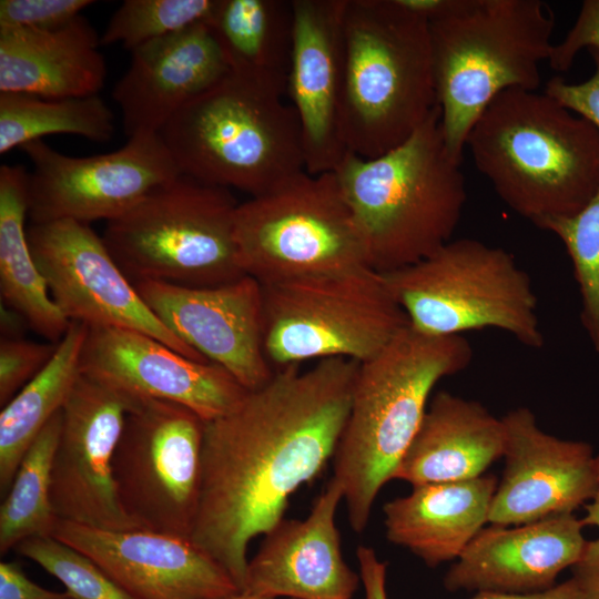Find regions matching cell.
Instances as JSON below:
<instances>
[{"label": "cell", "mask_w": 599, "mask_h": 599, "mask_svg": "<svg viewBox=\"0 0 599 599\" xmlns=\"http://www.w3.org/2000/svg\"><path fill=\"white\" fill-rule=\"evenodd\" d=\"M326 358L288 365L204 424L197 510L190 539L244 590L250 542L281 519L290 497L333 458L359 367Z\"/></svg>", "instance_id": "obj_1"}, {"label": "cell", "mask_w": 599, "mask_h": 599, "mask_svg": "<svg viewBox=\"0 0 599 599\" xmlns=\"http://www.w3.org/2000/svg\"><path fill=\"white\" fill-rule=\"evenodd\" d=\"M464 335L433 336L409 325L361 363L347 420L335 449L333 479L355 532L368 525L374 501L412 444L435 386L471 363Z\"/></svg>", "instance_id": "obj_2"}, {"label": "cell", "mask_w": 599, "mask_h": 599, "mask_svg": "<svg viewBox=\"0 0 599 599\" xmlns=\"http://www.w3.org/2000/svg\"><path fill=\"white\" fill-rule=\"evenodd\" d=\"M466 146L499 199L537 227L575 215L599 187V131L545 92L499 93Z\"/></svg>", "instance_id": "obj_3"}, {"label": "cell", "mask_w": 599, "mask_h": 599, "mask_svg": "<svg viewBox=\"0 0 599 599\" xmlns=\"http://www.w3.org/2000/svg\"><path fill=\"white\" fill-rule=\"evenodd\" d=\"M461 162L448 151L438 105L400 145L333 171L362 234L368 266L388 273L453 240L466 203Z\"/></svg>", "instance_id": "obj_4"}, {"label": "cell", "mask_w": 599, "mask_h": 599, "mask_svg": "<svg viewBox=\"0 0 599 599\" xmlns=\"http://www.w3.org/2000/svg\"><path fill=\"white\" fill-rule=\"evenodd\" d=\"M428 26L440 129L461 162L473 125L499 93L539 88L555 14L541 0H448Z\"/></svg>", "instance_id": "obj_5"}, {"label": "cell", "mask_w": 599, "mask_h": 599, "mask_svg": "<svg viewBox=\"0 0 599 599\" xmlns=\"http://www.w3.org/2000/svg\"><path fill=\"white\" fill-rule=\"evenodd\" d=\"M341 134L374 159L405 142L437 106L428 21L399 0H346Z\"/></svg>", "instance_id": "obj_6"}, {"label": "cell", "mask_w": 599, "mask_h": 599, "mask_svg": "<svg viewBox=\"0 0 599 599\" xmlns=\"http://www.w3.org/2000/svg\"><path fill=\"white\" fill-rule=\"evenodd\" d=\"M160 134L181 174L251 197L305 171L295 110L231 71L179 110Z\"/></svg>", "instance_id": "obj_7"}, {"label": "cell", "mask_w": 599, "mask_h": 599, "mask_svg": "<svg viewBox=\"0 0 599 599\" xmlns=\"http://www.w3.org/2000/svg\"><path fill=\"white\" fill-rule=\"evenodd\" d=\"M237 205L230 190L181 174L108 221L102 238L133 284L221 285L245 275L234 240Z\"/></svg>", "instance_id": "obj_8"}, {"label": "cell", "mask_w": 599, "mask_h": 599, "mask_svg": "<svg viewBox=\"0 0 599 599\" xmlns=\"http://www.w3.org/2000/svg\"><path fill=\"white\" fill-rule=\"evenodd\" d=\"M383 274L408 325L420 333L457 336L497 328L529 348L544 346L531 280L501 247L450 240L423 260Z\"/></svg>", "instance_id": "obj_9"}, {"label": "cell", "mask_w": 599, "mask_h": 599, "mask_svg": "<svg viewBox=\"0 0 599 599\" xmlns=\"http://www.w3.org/2000/svg\"><path fill=\"white\" fill-rule=\"evenodd\" d=\"M262 286L271 365L348 358L364 363L408 325L383 273L364 266Z\"/></svg>", "instance_id": "obj_10"}, {"label": "cell", "mask_w": 599, "mask_h": 599, "mask_svg": "<svg viewBox=\"0 0 599 599\" xmlns=\"http://www.w3.org/2000/svg\"><path fill=\"white\" fill-rule=\"evenodd\" d=\"M234 240L242 272L261 285L368 266L334 172L304 171L240 203Z\"/></svg>", "instance_id": "obj_11"}, {"label": "cell", "mask_w": 599, "mask_h": 599, "mask_svg": "<svg viewBox=\"0 0 599 599\" xmlns=\"http://www.w3.org/2000/svg\"><path fill=\"white\" fill-rule=\"evenodd\" d=\"M205 422L185 406L134 398L113 457L124 512L139 527L190 538Z\"/></svg>", "instance_id": "obj_12"}, {"label": "cell", "mask_w": 599, "mask_h": 599, "mask_svg": "<svg viewBox=\"0 0 599 599\" xmlns=\"http://www.w3.org/2000/svg\"><path fill=\"white\" fill-rule=\"evenodd\" d=\"M31 161L28 217L31 223L111 221L181 172L160 133L134 134L119 150L70 156L42 140L20 148Z\"/></svg>", "instance_id": "obj_13"}, {"label": "cell", "mask_w": 599, "mask_h": 599, "mask_svg": "<svg viewBox=\"0 0 599 599\" xmlns=\"http://www.w3.org/2000/svg\"><path fill=\"white\" fill-rule=\"evenodd\" d=\"M27 236L49 293L69 322L141 332L191 359L209 362L152 313L90 224L31 223Z\"/></svg>", "instance_id": "obj_14"}, {"label": "cell", "mask_w": 599, "mask_h": 599, "mask_svg": "<svg viewBox=\"0 0 599 599\" xmlns=\"http://www.w3.org/2000/svg\"><path fill=\"white\" fill-rule=\"evenodd\" d=\"M134 397L81 374L62 407L51 473V501L60 520L126 530L113 477V457Z\"/></svg>", "instance_id": "obj_15"}, {"label": "cell", "mask_w": 599, "mask_h": 599, "mask_svg": "<svg viewBox=\"0 0 599 599\" xmlns=\"http://www.w3.org/2000/svg\"><path fill=\"white\" fill-rule=\"evenodd\" d=\"M134 286L161 323L245 389H255L272 377L274 369L263 344L262 286L254 278L244 275L202 287L156 281Z\"/></svg>", "instance_id": "obj_16"}, {"label": "cell", "mask_w": 599, "mask_h": 599, "mask_svg": "<svg viewBox=\"0 0 599 599\" xmlns=\"http://www.w3.org/2000/svg\"><path fill=\"white\" fill-rule=\"evenodd\" d=\"M501 419L505 468L488 522L517 526L573 514L599 497V453L590 444L544 432L527 407H517Z\"/></svg>", "instance_id": "obj_17"}, {"label": "cell", "mask_w": 599, "mask_h": 599, "mask_svg": "<svg viewBox=\"0 0 599 599\" xmlns=\"http://www.w3.org/2000/svg\"><path fill=\"white\" fill-rule=\"evenodd\" d=\"M80 370L131 397L185 406L204 422L227 414L247 392L219 365L124 328H88Z\"/></svg>", "instance_id": "obj_18"}, {"label": "cell", "mask_w": 599, "mask_h": 599, "mask_svg": "<svg viewBox=\"0 0 599 599\" xmlns=\"http://www.w3.org/2000/svg\"><path fill=\"white\" fill-rule=\"evenodd\" d=\"M52 536L93 560L131 599H219L240 592L229 572L186 537L60 519Z\"/></svg>", "instance_id": "obj_19"}, {"label": "cell", "mask_w": 599, "mask_h": 599, "mask_svg": "<svg viewBox=\"0 0 599 599\" xmlns=\"http://www.w3.org/2000/svg\"><path fill=\"white\" fill-rule=\"evenodd\" d=\"M346 0H292L286 94L298 119L305 171L333 172L347 154L341 134Z\"/></svg>", "instance_id": "obj_20"}, {"label": "cell", "mask_w": 599, "mask_h": 599, "mask_svg": "<svg viewBox=\"0 0 599 599\" xmlns=\"http://www.w3.org/2000/svg\"><path fill=\"white\" fill-rule=\"evenodd\" d=\"M343 490L331 479L305 519H281L248 559V592L278 599H351L361 577L345 562L336 510Z\"/></svg>", "instance_id": "obj_21"}, {"label": "cell", "mask_w": 599, "mask_h": 599, "mask_svg": "<svg viewBox=\"0 0 599 599\" xmlns=\"http://www.w3.org/2000/svg\"><path fill=\"white\" fill-rule=\"evenodd\" d=\"M585 524L562 514L517 526L484 527L444 577L449 591L525 593L549 589L581 558Z\"/></svg>", "instance_id": "obj_22"}, {"label": "cell", "mask_w": 599, "mask_h": 599, "mask_svg": "<svg viewBox=\"0 0 599 599\" xmlns=\"http://www.w3.org/2000/svg\"><path fill=\"white\" fill-rule=\"evenodd\" d=\"M131 53L112 91L128 138L160 133L179 110L230 72L206 23L150 41Z\"/></svg>", "instance_id": "obj_23"}, {"label": "cell", "mask_w": 599, "mask_h": 599, "mask_svg": "<svg viewBox=\"0 0 599 599\" xmlns=\"http://www.w3.org/2000/svg\"><path fill=\"white\" fill-rule=\"evenodd\" d=\"M100 45L82 14L52 30L0 26V92L45 99L97 95L106 78Z\"/></svg>", "instance_id": "obj_24"}, {"label": "cell", "mask_w": 599, "mask_h": 599, "mask_svg": "<svg viewBox=\"0 0 599 599\" xmlns=\"http://www.w3.org/2000/svg\"><path fill=\"white\" fill-rule=\"evenodd\" d=\"M505 443L501 418L476 400L441 390L429 402L393 479L413 487L474 479L504 456Z\"/></svg>", "instance_id": "obj_25"}, {"label": "cell", "mask_w": 599, "mask_h": 599, "mask_svg": "<svg viewBox=\"0 0 599 599\" xmlns=\"http://www.w3.org/2000/svg\"><path fill=\"white\" fill-rule=\"evenodd\" d=\"M497 486L493 474L414 486L384 505L386 538L432 568L457 560L488 522Z\"/></svg>", "instance_id": "obj_26"}, {"label": "cell", "mask_w": 599, "mask_h": 599, "mask_svg": "<svg viewBox=\"0 0 599 599\" xmlns=\"http://www.w3.org/2000/svg\"><path fill=\"white\" fill-rule=\"evenodd\" d=\"M206 24L231 72L285 94L293 44L292 0H216Z\"/></svg>", "instance_id": "obj_27"}, {"label": "cell", "mask_w": 599, "mask_h": 599, "mask_svg": "<svg viewBox=\"0 0 599 599\" xmlns=\"http://www.w3.org/2000/svg\"><path fill=\"white\" fill-rule=\"evenodd\" d=\"M28 217V172L0 166V293L1 303L18 312L30 329L59 343L70 322L52 300L31 254L24 225Z\"/></svg>", "instance_id": "obj_28"}, {"label": "cell", "mask_w": 599, "mask_h": 599, "mask_svg": "<svg viewBox=\"0 0 599 599\" xmlns=\"http://www.w3.org/2000/svg\"><path fill=\"white\" fill-rule=\"evenodd\" d=\"M88 327L70 322L45 367L29 380L0 413V490L8 491L19 464L49 420L59 413L80 370Z\"/></svg>", "instance_id": "obj_29"}, {"label": "cell", "mask_w": 599, "mask_h": 599, "mask_svg": "<svg viewBox=\"0 0 599 599\" xmlns=\"http://www.w3.org/2000/svg\"><path fill=\"white\" fill-rule=\"evenodd\" d=\"M114 131V114L99 94L45 99L0 92L1 154L48 134H74L93 142H108Z\"/></svg>", "instance_id": "obj_30"}, {"label": "cell", "mask_w": 599, "mask_h": 599, "mask_svg": "<svg viewBox=\"0 0 599 599\" xmlns=\"http://www.w3.org/2000/svg\"><path fill=\"white\" fill-rule=\"evenodd\" d=\"M61 425L62 409L30 445L3 496L0 506L1 555L30 537L53 535L59 519L51 501V473Z\"/></svg>", "instance_id": "obj_31"}, {"label": "cell", "mask_w": 599, "mask_h": 599, "mask_svg": "<svg viewBox=\"0 0 599 599\" xmlns=\"http://www.w3.org/2000/svg\"><path fill=\"white\" fill-rule=\"evenodd\" d=\"M539 229L556 235L571 260L580 293V322L599 354V187L578 213L548 220Z\"/></svg>", "instance_id": "obj_32"}, {"label": "cell", "mask_w": 599, "mask_h": 599, "mask_svg": "<svg viewBox=\"0 0 599 599\" xmlns=\"http://www.w3.org/2000/svg\"><path fill=\"white\" fill-rule=\"evenodd\" d=\"M215 1L125 0L109 20L100 43H121L132 52L150 41L206 23Z\"/></svg>", "instance_id": "obj_33"}, {"label": "cell", "mask_w": 599, "mask_h": 599, "mask_svg": "<svg viewBox=\"0 0 599 599\" xmlns=\"http://www.w3.org/2000/svg\"><path fill=\"white\" fill-rule=\"evenodd\" d=\"M16 550L57 578L74 599H131L93 560L53 536L30 537Z\"/></svg>", "instance_id": "obj_34"}, {"label": "cell", "mask_w": 599, "mask_h": 599, "mask_svg": "<svg viewBox=\"0 0 599 599\" xmlns=\"http://www.w3.org/2000/svg\"><path fill=\"white\" fill-rule=\"evenodd\" d=\"M58 343L24 338L0 341V405L4 406L51 361Z\"/></svg>", "instance_id": "obj_35"}, {"label": "cell", "mask_w": 599, "mask_h": 599, "mask_svg": "<svg viewBox=\"0 0 599 599\" xmlns=\"http://www.w3.org/2000/svg\"><path fill=\"white\" fill-rule=\"evenodd\" d=\"M95 3L92 0H1L0 26L52 30Z\"/></svg>", "instance_id": "obj_36"}, {"label": "cell", "mask_w": 599, "mask_h": 599, "mask_svg": "<svg viewBox=\"0 0 599 599\" xmlns=\"http://www.w3.org/2000/svg\"><path fill=\"white\" fill-rule=\"evenodd\" d=\"M593 72L580 83H569L557 75L545 85L544 92L572 113L589 121L599 131V49L588 50Z\"/></svg>", "instance_id": "obj_37"}, {"label": "cell", "mask_w": 599, "mask_h": 599, "mask_svg": "<svg viewBox=\"0 0 599 599\" xmlns=\"http://www.w3.org/2000/svg\"><path fill=\"white\" fill-rule=\"evenodd\" d=\"M582 49H599V0L582 2L571 29L554 44L548 63L552 70L565 72Z\"/></svg>", "instance_id": "obj_38"}, {"label": "cell", "mask_w": 599, "mask_h": 599, "mask_svg": "<svg viewBox=\"0 0 599 599\" xmlns=\"http://www.w3.org/2000/svg\"><path fill=\"white\" fill-rule=\"evenodd\" d=\"M586 510L582 521L585 526L599 529V497L583 506ZM571 578L577 582L588 599H599V536L587 540L580 560L571 568Z\"/></svg>", "instance_id": "obj_39"}, {"label": "cell", "mask_w": 599, "mask_h": 599, "mask_svg": "<svg viewBox=\"0 0 599 599\" xmlns=\"http://www.w3.org/2000/svg\"><path fill=\"white\" fill-rule=\"evenodd\" d=\"M0 599H74L69 592L45 589L24 573L16 561L0 562Z\"/></svg>", "instance_id": "obj_40"}, {"label": "cell", "mask_w": 599, "mask_h": 599, "mask_svg": "<svg viewBox=\"0 0 599 599\" xmlns=\"http://www.w3.org/2000/svg\"><path fill=\"white\" fill-rule=\"evenodd\" d=\"M356 556L365 599H388L386 590V564L379 560L375 550L368 546H358Z\"/></svg>", "instance_id": "obj_41"}, {"label": "cell", "mask_w": 599, "mask_h": 599, "mask_svg": "<svg viewBox=\"0 0 599 599\" xmlns=\"http://www.w3.org/2000/svg\"><path fill=\"white\" fill-rule=\"evenodd\" d=\"M470 599H588L577 582L568 580L556 583L554 587L535 592L510 593L495 591H479Z\"/></svg>", "instance_id": "obj_42"}, {"label": "cell", "mask_w": 599, "mask_h": 599, "mask_svg": "<svg viewBox=\"0 0 599 599\" xmlns=\"http://www.w3.org/2000/svg\"><path fill=\"white\" fill-rule=\"evenodd\" d=\"M1 338H23L26 328H30L27 321L14 309L1 303L0 308Z\"/></svg>", "instance_id": "obj_43"}, {"label": "cell", "mask_w": 599, "mask_h": 599, "mask_svg": "<svg viewBox=\"0 0 599 599\" xmlns=\"http://www.w3.org/2000/svg\"><path fill=\"white\" fill-rule=\"evenodd\" d=\"M219 599H278V598H267V597H262V596L240 591L237 593L222 597Z\"/></svg>", "instance_id": "obj_44"}]
</instances>
